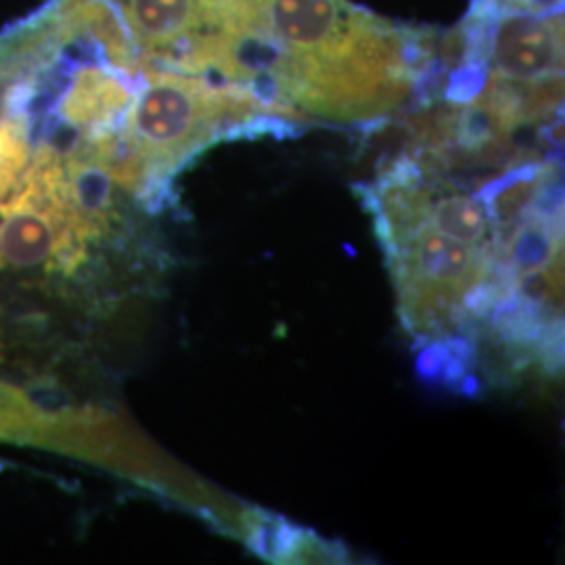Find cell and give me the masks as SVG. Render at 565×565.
<instances>
[{"mask_svg": "<svg viewBox=\"0 0 565 565\" xmlns=\"http://www.w3.org/2000/svg\"><path fill=\"white\" fill-rule=\"evenodd\" d=\"M39 422L36 408L25 401L21 392L0 384V438L25 436Z\"/></svg>", "mask_w": 565, "mask_h": 565, "instance_id": "obj_4", "label": "cell"}, {"mask_svg": "<svg viewBox=\"0 0 565 565\" xmlns=\"http://www.w3.org/2000/svg\"><path fill=\"white\" fill-rule=\"evenodd\" d=\"M382 243L404 327L417 340L446 338L513 294L494 249L459 242L429 224H415Z\"/></svg>", "mask_w": 565, "mask_h": 565, "instance_id": "obj_2", "label": "cell"}, {"mask_svg": "<svg viewBox=\"0 0 565 565\" xmlns=\"http://www.w3.org/2000/svg\"><path fill=\"white\" fill-rule=\"evenodd\" d=\"M492 11L486 34L490 90L515 103L527 120L553 116L564 90V20L507 7Z\"/></svg>", "mask_w": 565, "mask_h": 565, "instance_id": "obj_3", "label": "cell"}, {"mask_svg": "<svg viewBox=\"0 0 565 565\" xmlns=\"http://www.w3.org/2000/svg\"><path fill=\"white\" fill-rule=\"evenodd\" d=\"M275 120L242 90L181 70L145 65L121 132L156 186L207 145L226 135L258 132V126L268 130Z\"/></svg>", "mask_w": 565, "mask_h": 565, "instance_id": "obj_1", "label": "cell"}]
</instances>
